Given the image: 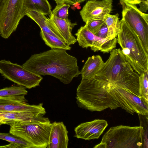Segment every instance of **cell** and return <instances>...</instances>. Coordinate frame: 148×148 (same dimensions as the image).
I'll return each instance as SVG.
<instances>
[{
	"mask_svg": "<svg viewBox=\"0 0 148 148\" xmlns=\"http://www.w3.org/2000/svg\"><path fill=\"white\" fill-rule=\"evenodd\" d=\"M22 66L40 75L53 76L65 84H70L80 74L77 59L64 49H51L34 54Z\"/></svg>",
	"mask_w": 148,
	"mask_h": 148,
	"instance_id": "cell-1",
	"label": "cell"
},
{
	"mask_svg": "<svg viewBox=\"0 0 148 148\" xmlns=\"http://www.w3.org/2000/svg\"><path fill=\"white\" fill-rule=\"evenodd\" d=\"M110 52L109 58L95 75L105 79L115 87L141 96L139 75L134 71L120 49H114Z\"/></svg>",
	"mask_w": 148,
	"mask_h": 148,
	"instance_id": "cell-2",
	"label": "cell"
},
{
	"mask_svg": "<svg viewBox=\"0 0 148 148\" xmlns=\"http://www.w3.org/2000/svg\"><path fill=\"white\" fill-rule=\"evenodd\" d=\"M110 88V83L99 76L82 79L76 91L78 106L92 112L116 109L119 107L109 92Z\"/></svg>",
	"mask_w": 148,
	"mask_h": 148,
	"instance_id": "cell-3",
	"label": "cell"
},
{
	"mask_svg": "<svg viewBox=\"0 0 148 148\" xmlns=\"http://www.w3.org/2000/svg\"><path fill=\"white\" fill-rule=\"evenodd\" d=\"M121 20L117 42L121 47L127 61L140 75L148 70V53L136 32L123 19Z\"/></svg>",
	"mask_w": 148,
	"mask_h": 148,
	"instance_id": "cell-4",
	"label": "cell"
},
{
	"mask_svg": "<svg viewBox=\"0 0 148 148\" xmlns=\"http://www.w3.org/2000/svg\"><path fill=\"white\" fill-rule=\"evenodd\" d=\"M9 125V133L23 139L31 148H47L52 123L44 115L40 114L34 118Z\"/></svg>",
	"mask_w": 148,
	"mask_h": 148,
	"instance_id": "cell-5",
	"label": "cell"
},
{
	"mask_svg": "<svg viewBox=\"0 0 148 148\" xmlns=\"http://www.w3.org/2000/svg\"><path fill=\"white\" fill-rule=\"evenodd\" d=\"M148 143L146 132L141 125H120L111 127L95 148H141Z\"/></svg>",
	"mask_w": 148,
	"mask_h": 148,
	"instance_id": "cell-6",
	"label": "cell"
},
{
	"mask_svg": "<svg viewBox=\"0 0 148 148\" xmlns=\"http://www.w3.org/2000/svg\"><path fill=\"white\" fill-rule=\"evenodd\" d=\"M25 0H6L0 10V35L8 38L25 15Z\"/></svg>",
	"mask_w": 148,
	"mask_h": 148,
	"instance_id": "cell-7",
	"label": "cell"
},
{
	"mask_svg": "<svg viewBox=\"0 0 148 148\" xmlns=\"http://www.w3.org/2000/svg\"><path fill=\"white\" fill-rule=\"evenodd\" d=\"M0 73L5 78L29 89L39 86L43 79L41 75L30 72L22 65L5 60L0 61Z\"/></svg>",
	"mask_w": 148,
	"mask_h": 148,
	"instance_id": "cell-8",
	"label": "cell"
},
{
	"mask_svg": "<svg viewBox=\"0 0 148 148\" xmlns=\"http://www.w3.org/2000/svg\"><path fill=\"white\" fill-rule=\"evenodd\" d=\"M119 1L122 8V19L138 35L148 53V14L140 11L136 4Z\"/></svg>",
	"mask_w": 148,
	"mask_h": 148,
	"instance_id": "cell-9",
	"label": "cell"
},
{
	"mask_svg": "<svg viewBox=\"0 0 148 148\" xmlns=\"http://www.w3.org/2000/svg\"><path fill=\"white\" fill-rule=\"evenodd\" d=\"M109 92L115 103L127 112L142 115L148 114V100L125 89L116 87L110 89Z\"/></svg>",
	"mask_w": 148,
	"mask_h": 148,
	"instance_id": "cell-10",
	"label": "cell"
},
{
	"mask_svg": "<svg viewBox=\"0 0 148 148\" xmlns=\"http://www.w3.org/2000/svg\"><path fill=\"white\" fill-rule=\"evenodd\" d=\"M42 103L30 105L24 95L0 97V111L28 112L44 115L46 113Z\"/></svg>",
	"mask_w": 148,
	"mask_h": 148,
	"instance_id": "cell-11",
	"label": "cell"
},
{
	"mask_svg": "<svg viewBox=\"0 0 148 148\" xmlns=\"http://www.w3.org/2000/svg\"><path fill=\"white\" fill-rule=\"evenodd\" d=\"M112 0L88 1L80 11L84 22L94 19L103 20L105 16L113 11Z\"/></svg>",
	"mask_w": 148,
	"mask_h": 148,
	"instance_id": "cell-12",
	"label": "cell"
},
{
	"mask_svg": "<svg viewBox=\"0 0 148 148\" xmlns=\"http://www.w3.org/2000/svg\"><path fill=\"white\" fill-rule=\"evenodd\" d=\"M46 21L51 30L67 45L70 46L77 42L71 32L73 27L77 25L76 23H72L69 19L58 18L52 14L49 18H46Z\"/></svg>",
	"mask_w": 148,
	"mask_h": 148,
	"instance_id": "cell-13",
	"label": "cell"
},
{
	"mask_svg": "<svg viewBox=\"0 0 148 148\" xmlns=\"http://www.w3.org/2000/svg\"><path fill=\"white\" fill-rule=\"evenodd\" d=\"M108 125L103 119H95L82 123L75 128V137L85 140L98 139Z\"/></svg>",
	"mask_w": 148,
	"mask_h": 148,
	"instance_id": "cell-14",
	"label": "cell"
},
{
	"mask_svg": "<svg viewBox=\"0 0 148 148\" xmlns=\"http://www.w3.org/2000/svg\"><path fill=\"white\" fill-rule=\"evenodd\" d=\"M68 133L62 122L52 123L47 148H67Z\"/></svg>",
	"mask_w": 148,
	"mask_h": 148,
	"instance_id": "cell-15",
	"label": "cell"
},
{
	"mask_svg": "<svg viewBox=\"0 0 148 148\" xmlns=\"http://www.w3.org/2000/svg\"><path fill=\"white\" fill-rule=\"evenodd\" d=\"M79 45L83 48L90 47L91 49L98 45L100 38L91 32L85 25L81 26L75 34Z\"/></svg>",
	"mask_w": 148,
	"mask_h": 148,
	"instance_id": "cell-16",
	"label": "cell"
},
{
	"mask_svg": "<svg viewBox=\"0 0 148 148\" xmlns=\"http://www.w3.org/2000/svg\"><path fill=\"white\" fill-rule=\"evenodd\" d=\"M104 63L100 55L89 57L80 71L82 79H89L95 75Z\"/></svg>",
	"mask_w": 148,
	"mask_h": 148,
	"instance_id": "cell-17",
	"label": "cell"
},
{
	"mask_svg": "<svg viewBox=\"0 0 148 148\" xmlns=\"http://www.w3.org/2000/svg\"><path fill=\"white\" fill-rule=\"evenodd\" d=\"M39 114L28 112L0 111V123L9 125L15 122L34 118Z\"/></svg>",
	"mask_w": 148,
	"mask_h": 148,
	"instance_id": "cell-18",
	"label": "cell"
},
{
	"mask_svg": "<svg viewBox=\"0 0 148 148\" xmlns=\"http://www.w3.org/2000/svg\"><path fill=\"white\" fill-rule=\"evenodd\" d=\"M24 5L25 12L31 10L49 16L52 14L51 6L48 0H25Z\"/></svg>",
	"mask_w": 148,
	"mask_h": 148,
	"instance_id": "cell-19",
	"label": "cell"
},
{
	"mask_svg": "<svg viewBox=\"0 0 148 148\" xmlns=\"http://www.w3.org/2000/svg\"><path fill=\"white\" fill-rule=\"evenodd\" d=\"M119 15L118 13L113 15L108 14L104 18L103 20L108 29V39H113L117 36L121 25Z\"/></svg>",
	"mask_w": 148,
	"mask_h": 148,
	"instance_id": "cell-20",
	"label": "cell"
},
{
	"mask_svg": "<svg viewBox=\"0 0 148 148\" xmlns=\"http://www.w3.org/2000/svg\"><path fill=\"white\" fill-rule=\"evenodd\" d=\"M25 15L35 21L39 26L40 30L59 39L58 36L51 30L48 26L46 21L47 18L45 15L36 11L31 10H26Z\"/></svg>",
	"mask_w": 148,
	"mask_h": 148,
	"instance_id": "cell-21",
	"label": "cell"
},
{
	"mask_svg": "<svg viewBox=\"0 0 148 148\" xmlns=\"http://www.w3.org/2000/svg\"><path fill=\"white\" fill-rule=\"evenodd\" d=\"M40 35L46 45L51 49L70 50L71 47L56 37L40 30Z\"/></svg>",
	"mask_w": 148,
	"mask_h": 148,
	"instance_id": "cell-22",
	"label": "cell"
},
{
	"mask_svg": "<svg viewBox=\"0 0 148 148\" xmlns=\"http://www.w3.org/2000/svg\"><path fill=\"white\" fill-rule=\"evenodd\" d=\"M0 139L18 145L21 147V148H31L30 145L25 141L10 133H5L0 132Z\"/></svg>",
	"mask_w": 148,
	"mask_h": 148,
	"instance_id": "cell-23",
	"label": "cell"
},
{
	"mask_svg": "<svg viewBox=\"0 0 148 148\" xmlns=\"http://www.w3.org/2000/svg\"><path fill=\"white\" fill-rule=\"evenodd\" d=\"M27 92L24 87L13 86L0 89V97L20 95H25Z\"/></svg>",
	"mask_w": 148,
	"mask_h": 148,
	"instance_id": "cell-24",
	"label": "cell"
},
{
	"mask_svg": "<svg viewBox=\"0 0 148 148\" xmlns=\"http://www.w3.org/2000/svg\"><path fill=\"white\" fill-rule=\"evenodd\" d=\"M70 6V4L66 3L57 4L52 11V14L58 18L67 20L69 19L68 9Z\"/></svg>",
	"mask_w": 148,
	"mask_h": 148,
	"instance_id": "cell-25",
	"label": "cell"
},
{
	"mask_svg": "<svg viewBox=\"0 0 148 148\" xmlns=\"http://www.w3.org/2000/svg\"><path fill=\"white\" fill-rule=\"evenodd\" d=\"M139 80L140 95L148 100V70L139 75Z\"/></svg>",
	"mask_w": 148,
	"mask_h": 148,
	"instance_id": "cell-26",
	"label": "cell"
},
{
	"mask_svg": "<svg viewBox=\"0 0 148 148\" xmlns=\"http://www.w3.org/2000/svg\"><path fill=\"white\" fill-rule=\"evenodd\" d=\"M105 23L100 19L91 20L86 23L85 26L92 33L95 34Z\"/></svg>",
	"mask_w": 148,
	"mask_h": 148,
	"instance_id": "cell-27",
	"label": "cell"
},
{
	"mask_svg": "<svg viewBox=\"0 0 148 148\" xmlns=\"http://www.w3.org/2000/svg\"><path fill=\"white\" fill-rule=\"evenodd\" d=\"M95 34L98 37L108 39V29L106 24L103 25Z\"/></svg>",
	"mask_w": 148,
	"mask_h": 148,
	"instance_id": "cell-28",
	"label": "cell"
},
{
	"mask_svg": "<svg viewBox=\"0 0 148 148\" xmlns=\"http://www.w3.org/2000/svg\"><path fill=\"white\" fill-rule=\"evenodd\" d=\"M55 1L56 4L63 3H68L73 5L77 3H80L84 2L86 0H53Z\"/></svg>",
	"mask_w": 148,
	"mask_h": 148,
	"instance_id": "cell-29",
	"label": "cell"
},
{
	"mask_svg": "<svg viewBox=\"0 0 148 148\" xmlns=\"http://www.w3.org/2000/svg\"><path fill=\"white\" fill-rule=\"evenodd\" d=\"M138 4L140 6L138 9L140 11L143 12H147L148 10V0H143Z\"/></svg>",
	"mask_w": 148,
	"mask_h": 148,
	"instance_id": "cell-30",
	"label": "cell"
},
{
	"mask_svg": "<svg viewBox=\"0 0 148 148\" xmlns=\"http://www.w3.org/2000/svg\"><path fill=\"white\" fill-rule=\"evenodd\" d=\"M0 148H21V147L18 145L10 143L9 144L6 145L0 146Z\"/></svg>",
	"mask_w": 148,
	"mask_h": 148,
	"instance_id": "cell-31",
	"label": "cell"
},
{
	"mask_svg": "<svg viewBox=\"0 0 148 148\" xmlns=\"http://www.w3.org/2000/svg\"><path fill=\"white\" fill-rule=\"evenodd\" d=\"M126 2L130 4H138L142 2L143 0H124Z\"/></svg>",
	"mask_w": 148,
	"mask_h": 148,
	"instance_id": "cell-32",
	"label": "cell"
},
{
	"mask_svg": "<svg viewBox=\"0 0 148 148\" xmlns=\"http://www.w3.org/2000/svg\"><path fill=\"white\" fill-rule=\"evenodd\" d=\"M6 0H0V10Z\"/></svg>",
	"mask_w": 148,
	"mask_h": 148,
	"instance_id": "cell-33",
	"label": "cell"
},
{
	"mask_svg": "<svg viewBox=\"0 0 148 148\" xmlns=\"http://www.w3.org/2000/svg\"><path fill=\"white\" fill-rule=\"evenodd\" d=\"M2 125L0 123V126H1V125Z\"/></svg>",
	"mask_w": 148,
	"mask_h": 148,
	"instance_id": "cell-34",
	"label": "cell"
},
{
	"mask_svg": "<svg viewBox=\"0 0 148 148\" xmlns=\"http://www.w3.org/2000/svg\"></svg>",
	"mask_w": 148,
	"mask_h": 148,
	"instance_id": "cell-35",
	"label": "cell"
}]
</instances>
